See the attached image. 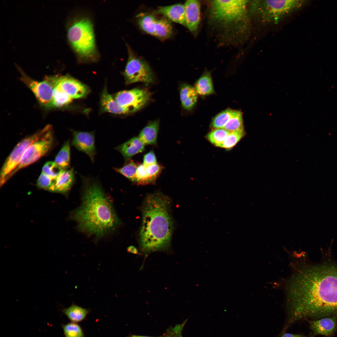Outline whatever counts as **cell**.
I'll use <instances>...</instances> for the list:
<instances>
[{
	"instance_id": "cell-1",
	"label": "cell",
	"mask_w": 337,
	"mask_h": 337,
	"mask_svg": "<svg viewBox=\"0 0 337 337\" xmlns=\"http://www.w3.org/2000/svg\"><path fill=\"white\" fill-rule=\"evenodd\" d=\"M299 274L298 297L291 304V321L337 316V263L305 264Z\"/></svg>"
},
{
	"instance_id": "cell-2",
	"label": "cell",
	"mask_w": 337,
	"mask_h": 337,
	"mask_svg": "<svg viewBox=\"0 0 337 337\" xmlns=\"http://www.w3.org/2000/svg\"><path fill=\"white\" fill-rule=\"evenodd\" d=\"M81 178L84 185L82 203L72 212L71 217L82 232L100 238L114 230L119 220L97 180Z\"/></svg>"
},
{
	"instance_id": "cell-3",
	"label": "cell",
	"mask_w": 337,
	"mask_h": 337,
	"mask_svg": "<svg viewBox=\"0 0 337 337\" xmlns=\"http://www.w3.org/2000/svg\"><path fill=\"white\" fill-rule=\"evenodd\" d=\"M142 222L139 234L141 251L147 256L169 248L173 230L170 202L160 193L148 195L142 208Z\"/></svg>"
},
{
	"instance_id": "cell-4",
	"label": "cell",
	"mask_w": 337,
	"mask_h": 337,
	"mask_svg": "<svg viewBox=\"0 0 337 337\" xmlns=\"http://www.w3.org/2000/svg\"><path fill=\"white\" fill-rule=\"evenodd\" d=\"M68 42L81 62L97 61L99 55L96 46L93 25L86 16H76L67 24Z\"/></svg>"
},
{
	"instance_id": "cell-5",
	"label": "cell",
	"mask_w": 337,
	"mask_h": 337,
	"mask_svg": "<svg viewBox=\"0 0 337 337\" xmlns=\"http://www.w3.org/2000/svg\"><path fill=\"white\" fill-rule=\"evenodd\" d=\"M308 1L300 0L249 1L250 12L262 25L277 24L303 7Z\"/></svg>"
},
{
	"instance_id": "cell-6",
	"label": "cell",
	"mask_w": 337,
	"mask_h": 337,
	"mask_svg": "<svg viewBox=\"0 0 337 337\" xmlns=\"http://www.w3.org/2000/svg\"><path fill=\"white\" fill-rule=\"evenodd\" d=\"M248 0H213L210 3V14L213 20L228 24L246 20Z\"/></svg>"
},
{
	"instance_id": "cell-7",
	"label": "cell",
	"mask_w": 337,
	"mask_h": 337,
	"mask_svg": "<svg viewBox=\"0 0 337 337\" xmlns=\"http://www.w3.org/2000/svg\"><path fill=\"white\" fill-rule=\"evenodd\" d=\"M48 125L32 134L21 140L14 148L6 159L0 171V185L1 187L7 181V178L16 167L27 149L31 144L42 137L52 128Z\"/></svg>"
},
{
	"instance_id": "cell-8",
	"label": "cell",
	"mask_w": 337,
	"mask_h": 337,
	"mask_svg": "<svg viewBox=\"0 0 337 337\" xmlns=\"http://www.w3.org/2000/svg\"><path fill=\"white\" fill-rule=\"evenodd\" d=\"M127 46L128 58L123 72L126 83L129 84L139 82H153L154 76L149 65L136 55L129 46Z\"/></svg>"
},
{
	"instance_id": "cell-9",
	"label": "cell",
	"mask_w": 337,
	"mask_h": 337,
	"mask_svg": "<svg viewBox=\"0 0 337 337\" xmlns=\"http://www.w3.org/2000/svg\"><path fill=\"white\" fill-rule=\"evenodd\" d=\"M54 141L52 128L27 149L17 166L8 175L7 181L18 170L36 162L46 154L51 149Z\"/></svg>"
},
{
	"instance_id": "cell-10",
	"label": "cell",
	"mask_w": 337,
	"mask_h": 337,
	"mask_svg": "<svg viewBox=\"0 0 337 337\" xmlns=\"http://www.w3.org/2000/svg\"><path fill=\"white\" fill-rule=\"evenodd\" d=\"M56 87L72 99L85 97L89 93L87 86L68 75H55L45 78Z\"/></svg>"
},
{
	"instance_id": "cell-11",
	"label": "cell",
	"mask_w": 337,
	"mask_h": 337,
	"mask_svg": "<svg viewBox=\"0 0 337 337\" xmlns=\"http://www.w3.org/2000/svg\"><path fill=\"white\" fill-rule=\"evenodd\" d=\"M150 96L149 92L139 88L120 91L114 97L118 104L127 110L130 113L140 110L149 101Z\"/></svg>"
},
{
	"instance_id": "cell-12",
	"label": "cell",
	"mask_w": 337,
	"mask_h": 337,
	"mask_svg": "<svg viewBox=\"0 0 337 337\" xmlns=\"http://www.w3.org/2000/svg\"><path fill=\"white\" fill-rule=\"evenodd\" d=\"M17 68L21 74V80L31 90L43 107L51 108L53 87L47 80L38 81L28 76L19 66Z\"/></svg>"
},
{
	"instance_id": "cell-13",
	"label": "cell",
	"mask_w": 337,
	"mask_h": 337,
	"mask_svg": "<svg viewBox=\"0 0 337 337\" xmlns=\"http://www.w3.org/2000/svg\"><path fill=\"white\" fill-rule=\"evenodd\" d=\"M71 144L78 150L86 154L94 162L96 154L94 133L72 130Z\"/></svg>"
},
{
	"instance_id": "cell-14",
	"label": "cell",
	"mask_w": 337,
	"mask_h": 337,
	"mask_svg": "<svg viewBox=\"0 0 337 337\" xmlns=\"http://www.w3.org/2000/svg\"><path fill=\"white\" fill-rule=\"evenodd\" d=\"M154 13L161 14L171 22L186 27L184 5L178 3L170 5L159 6Z\"/></svg>"
},
{
	"instance_id": "cell-15",
	"label": "cell",
	"mask_w": 337,
	"mask_h": 337,
	"mask_svg": "<svg viewBox=\"0 0 337 337\" xmlns=\"http://www.w3.org/2000/svg\"><path fill=\"white\" fill-rule=\"evenodd\" d=\"M186 27L192 32L197 30L200 20V7L198 1L188 0L184 4Z\"/></svg>"
},
{
	"instance_id": "cell-16",
	"label": "cell",
	"mask_w": 337,
	"mask_h": 337,
	"mask_svg": "<svg viewBox=\"0 0 337 337\" xmlns=\"http://www.w3.org/2000/svg\"><path fill=\"white\" fill-rule=\"evenodd\" d=\"M320 319L310 322L311 329L315 335L332 336L337 330V316H332Z\"/></svg>"
},
{
	"instance_id": "cell-17",
	"label": "cell",
	"mask_w": 337,
	"mask_h": 337,
	"mask_svg": "<svg viewBox=\"0 0 337 337\" xmlns=\"http://www.w3.org/2000/svg\"><path fill=\"white\" fill-rule=\"evenodd\" d=\"M145 145L138 137H134L115 148L124 158L125 162L145 150Z\"/></svg>"
},
{
	"instance_id": "cell-18",
	"label": "cell",
	"mask_w": 337,
	"mask_h": 337,
	"mask_svg": "<svg viewBox=\"0 0 337 337\" xmlns=\"http://www.w3.org/2000/svg\"><path fill=\"white\" fill-rule=\"evenodd\" d=\"M75 181V172L73 168L64 170L56 178L55 183L49 191L63 194L67 193Z\"/></svg>"
},
{
	"instance_id": "cell-19",
	"label": "cell",
	"mask_w": 337,
	"mask_h": 337,
	"mask_svg": "<svg viewBox=\"0 0 337 337\" xmlns=\"http://www.w3.org/2000/svg\"><path fill=\"white\" fill-rule=\"evenodd\" d=\"M100 110L101 112H109L117 114H129L126 109L121 106L108 92L106 85L104 86L100 99Z\"/></svg>"
},
{
	"instance_id": "cell-20",
	"label": "cell",
	"mask_w": 337,
	"mask_h": 337,
	"mask_svg": "<svg viewBox=\"0 0 337 337\" xmlns=\"http://www.w3.org/2000/svg\"><path fill=\"white\" fill-rule=\"evenodd\" d=\"M159 127V120L150 122L140 131L138 137L145 145H157Z\"/></svg>"
},
{
	"instance_id": "cell-21",
	"label": "cell",
	"mask_w": 337,
	"mask_h": 337,
	"mask_svg": "<svg viewBox=\"0 0 337 337\" xmlns=\"http://www.w3.org/2000/svg\"><path fill=\"white\" fill-rule=\"evenodd\" d=\"M180 97L183 107L186 110H190L197 101L198 93L194 87L184 84L180 89Z\"/></svg>"
},
{
	"instance_id": "cell-22",
	"label": "cell",
	"mask_w": 337,
	"mask_h": 337,
	"mask_svg": "<svg viewBox=\"0 0 337 337\" xmlns=\"http://www.w3.org/2000/svg\"><path fill=\"white\" fill-rule=\"evenodd\" d=\"M173 31L171 21L165 17L157 18L154 27V36L161 40L167 39L172 36Z\"/></svg>"
},
{
	"instance_id": "cell-23",
	"label": "cell",
	"mask_w": 337,
	"mask_h": 337,
	"mask_svg": "<svg viewBox=\"0 0 337 337\" xmlns=\"http://www.w3.org/2000/svg\"><path fill=\"white\" fill-rule=\"evenodd\" d=\"M62 312L72 322L77 323L85 319L90 310L72 304L69 307L64 308Z\"/></svg>"
},
{
	"instance_id": "cell-24",
	"label": "cell",
	"mask_w": 337,
	"mask_h": 337,
	"mask_svg": "<svg viewBox=\"0 0 337 337\" xmlns=\"http://www.w3.org/2000/svg\"><path fill=\"white\" fill-rule=\"evenodd\" d=\"M194 88L198 94L201 95H210L214 92L211 77L209 73L202 76L195 84Z\"/></svg>"
},
{
	"instance_id": "cell-25",
	"label": "cell",
	"mask_w": 337,
	"mask_h": 337,
	"mask_svg": "<svg viewBox=\"0 0 337 337\" xmlns=\"http://www.w3.org/2000/svg\"><path fill=\"white\" fill-rule=\"evenodd\" d=\"M138 23L145 32L154 36V27L157 17L154 15L142 13L137 16Z\"/></svg>"
},
{
	"instance_id": "cell-26",
	"label": "cell",
	"mask_w": 337,
	"mask_h": 337,
	"mask_svg": "<svg viewBox=\"0 0 337 337\" xmlns=\"http://www.w3.org/2000/svg\"><path fill=\"white\" fill-rule=\"evenodd\" d=\"M70 145L66 141L56 157L54 162L64 170L68 169L70 165Z\"/></svg>"
},
{
	"instance_id": "cell-27",
	"label": "cell",
	"mask_w": 337,
	"mask_h": 337,
	"mask_svg": "<svg viewBox=\"0 0 337 337\" xmlns=\"http://www.w3.org/2000/svg\"><path fill=\"white\" fill-rule=\"evenodd\" d=\"M138 164L130 159L125 162V164L119 168H113L116 172L122 175L131 182L134 183Z\"/></svg>"
},
{
	"instance_id": "cell-28",
	"label": "cell",
	"mask_w": 337,
	"mask_h": 337,
	"mask_svg": "<svg viewBox=\"0 0 337 337\" xmlns=\"http://www.w3.org/2000/svg\"><path fill=\"white\" fill-rule=\"evenodd\" d=\"M72 99L56 87H53L51 108H62L67 106Z\"/></svg>"
},
{
	"instance_id": "cell-29",
	"label": "cell",
	"mask_w": 337,
	"mask_h": 337,
	"mask_svg": "<svg viewBox=\"0 0 337 337\" xmlns=\"http://www.w3.org/2000/svg\"><path fill=\"white\" fill-rule=\"evenodd\" d=\"M229 132L223 129H215L206 136L207 139L216 147H221Z\"/></svg>"
},
{
	"instance_id": "cell-30",
	"label": "cell",
	"mask_w": 337,
	"mask_h": 337,
	"mask_svg": "<svg viewBox=\"0 0 337 337\" xmlns=\"http://www.w3.org/2000/svg\"><path fill=\"white\" fill-rule=\"evenodd\" d=\"M236 111L227 109L219 113L212 119L211 124L212 127L214 129H222Z\"/></svg>"
},
{
	"instance_id": "cell-31",
	"label": "cell",
	"mask_w": 337,
	"mask_h": 337,
	"mask_svg": "<svg viewBox=\"0 0 337 337\" xmlns=\"http://www.w3.org/2000/svg\"><path fill=\"white\" fill-rule=\"evenodd\" d=\"M222 129L229 132L244 131L241 112L236 110Z\"/></svg>"
},
{
	"instance_id": "cell-32",
	"label": "cell",
	"mask_w": 337,
	"mask_h": 337,
	"mask_svg": "<svg viewBox=\"0 0 337 337\" xmlns=\"http://www.w3.org/2000/svg\"><path fill=\"white\" fill-rule=\"evenodd\" d=\"M62 327L66 337H84L81 328L76 323H69L63 325Z\"/></svg>"
},
{
	"instance_id": "cell-33",
	"label": "cell",
	"mask_w": 337,
	"mask_h": 337,
	"mask_svg": "<svg viewBox=\"0 0 337 337\" xmlns=\"http://www.w3.org/2000/svg\"><path fill=\"white\" fill-rule=\"evenodd\" d=\"M245 135L244 131L229 132L221 148L230 149L233 147Z\"/></svg>"
},
{
	"instance_id": "cell-34",
	"label": "cell",
	"mask_w": 337,
	"mask_h": 337,
	"mask_svg": "<svg viewBox=\"0 0 337 337\" xmlns=\"http://www.w3.org/2000/svg\"><path fill=\"white\" fill-rule=\"evenodd\" d=\"M64 170L54 161H48L43 166L42 173L53 178H56Z\"/></svg>"
},
{
	"instance_id": "cell-35",
	"label": "cell",
	"mask_w": 337,
	"mask_h": 337,
	"mask_svg": "<svg viewBox=\"0 0 337 337\" xmlns=\"http://www.w3.org/2000/svg\"><path fill=\"white\" fill-rule=\"evenodd\" d=\"M134 183L140 185L152 184L147 174L146 166L143 163L138 164Z\"/></svg>"
},
{
	"instance_id": "cell-36",
	"label": "cell",
	"mask_w": 337,
	"mask_h": 337,
	"mask_svg": "<svg viewBox=\"0 0 337 337\" xmlns=\"http://www.w3.org/2000/svg\"><path fill=\"white\" fill-rule=\"evenodd\" d=\"M163 168V167L158 163L146 166V171L152 184L155 182Z\"/></svg>"
},
{
	"instance_id": "cell-37",
	"label": "cell",
	"mask_w": 337,
	"mask_h": 337,
	"mask_svg": "<svg viewBox=\"0 0 337 337\" xmlns=\"http://www.w3.org/2000/svg\"><path fill=\"white\" fill-rule=\"evenodd\" d=\"M56 178L42 173L38 178L37 185L39 188L49 191L55 183Z\"/></svg>"
},
{
	"instance_id": "cell-38",
	"label": "cell",
	"mask_w": 337,
	"mask_h": 337,
	"mask_svg": "<svg viewBox=\"0 0 337 337\" xmlns=\"http://www.w3.org/2000/svg\"><path fill=\"white\" fill-rule=\"evenodd\" d=\"M185 323V322H184L171 328L163 337H182V331Z\"/></svg>"
},
{
	"instance_id": "cell-39",
	"label": "cell",
	"mask_w": 337,
	"mask_h": 337,
	"mask_svg": "<svg viewBox=\"0 0 337 337\" xmlns=\"http://www.w3.org/2000/svg\"><path fill=\"white\" fill-rule=\"evenodd\" d=\"M157 163V158L154 151L151 150L144 155L143 164L146 166Z\"/></svg>"
},
{
	"instance_id": "cell-40",
	"label": "cell",
	"mask_w": 337,
	"mask_h": 337,
	"mask_svg": "<svg viewBox=\"0 0 337 337\" xmlns=\"http://www.w3.org/2000/svg\"><path fill=\"white\" fill-rule=\"evenodd\" d=\"M127 252L130 253L138 254L139 252L137 249L133 246H130L127 248Z\"/></svg>"
},
{
	"instance_id": "cell-41",
	"label": "cell",
	"mask_w": 337,
	"mask_h": 337,
	"mask_svg": "<svg viewBox=\"0 0 337 337\" xmlns=\"http://www.w3.org/2000/svg\"><path fill=\"white\" fill-rule=\"evenodd\" d=\"M281 337H305L301 335H294L290 333H286L284 334Z\"/></svg>"
},
{
	"instance_id": "cell-42",
	"label": "cell",
	"mask_w": 337,
	"mask_h": 337,
	"mask_svg": "<svg viewBox=\"0 0 337 337\" xmlns=\"http://www.w3.org/2000/svg\"><path fill=\"white\" fill-rule=\"evenodd\" d=\"M130 337H148V336H141L135 335H134ZM163 337V336H162V337Z\"/></svg>"
}]
</instances>
